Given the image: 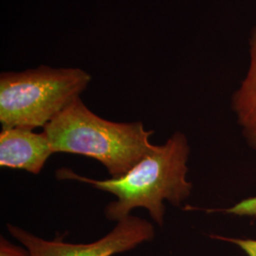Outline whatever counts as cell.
Instances as JSON below:
<instances>
[{"label": "cell", "instance_id": "6da1fadb", "mask_svg": "<svg viewBox=\"0 0 256 256\" xmlns=\"http://www.w3.org/2000/svg\"><path fill=\"white\" fill-rule=\"evenodd\" d=\"M189 155L188 138L182 132H174L164 144L156 146L152 153L120 178L93 180L64 167L56 171V178L86 183L112 194L117 200L104 209L106 218L110 221L118 222L130 216L132 210L144 208L156 225L162 226L164 202L180 207L192 192V182L187 180Z\"/></svg>", "mask_w": 256, "mask_h": 256}, {"label": "cell", "instance_id": "7a4b0ae2", "mask_svg": "<svg viewBox=\"0 0 256 256\" xmlns=\"http://www.w3.org/2000/svg\"><path fill=\"white\" fill-rule=\"evenodd\" d=\"M43 132L54 153L90 156L104 165L111 178L126 174L156 146L150 142L153 130H146L142 122H116L93 113L76 99Z\"/></svg>", "mask_w": 256, "mask_h": 256}, {"label": "cell", "instance_id": "3957f363", "mask_svg": "<svg viewBox=\"0 0 256 256\" xmlns=\"http://www.w3.org/2000/svg\"><path fill=\"white\" fill-rule=\"evenodd\" d=\"M92 81L79 68L40 66L0 76V124L2 128L34 130L45 128L72 102L80 98Z\"/></svg>", "mask_w": 256, "mask_h": 256}, {"label": "cell", "instance_id": "277c9868", "mask_svg": "<svg viewBox=\"0 0 256 256\" xmlns=\"http://www.w3.org/2000/svg\"><path fill=\"white\" fill-rule=\"evenodd\" d=\"M7 229L30 256H114L150 242L156 236L153 223L132 214L118 221L106 236L84 244L70 243L57 236L46 240L12 224H7Z\"/></svg>", "mask_w": 256, "mask_h": 256}, {"label": "cell", "instance_id": "5b68a950", "mask_svg": "<svg viewBox=\"0 0 256 256\" xmlns=\"http://www.w3.org/2000/svg\"><path fill=\"white\" fill-rule=\"evenodd\" d=\"M52 154L50 140L44 132L36 133L32 129L21 128H2L1 130V167L38 174Z\"/></svg>", "mask_w": 256, "mask_h": 256}, {"label": "cell", "instance_id": "8992f818", "mask_svg": "<svg viewBox=\"0 0 256 256\" xmlns=\"http://www.w3.org/2000/svg\"><path fill=\"white\" fill-rule=\"evenodd\" d=\"M232 108L248 144L256 150V30L250 40V70L232 98Z\"/></svg>", "mask_w": 256, "mask_h": 256}, {"label": "cell", "instance_id": "52a82bcc", "mask_svg": "<svg viewBox=\"0 0 256 256\" xmlns=\"http://www.w3.org/2000/svg\"><path fill=\"white\" fill-rule=\"evenodd\" d=\"M208 212H224L229 214L238 216H256V196L248 198L242 202H238V204L227 208L225 210H207Z\"/></svg>", "mask_w": 256, "mask_h": 256}, {"label": "cell", "instance_id": "ba28073f", "mask_svg": "<svg viewBox=\"0 0 256 256\" xmlns=\"http://www.w3.org/2000/svg\"><path fill=\"white\" fill-rule=\"evenodd\" d=\"M210 238H214L216 240H221L224 242H229L230 244L238 246L240 250H243V252L246 254V256H256V239L227 238V236H212Z\"/></svg>", "mask_w": 256, "mask_h": 256}, {"label": "cell", "instance_id": "9c48e42d", "mask_svg": "<svg viewBox=\"0 0 256 256\" xmlns=\"http://www.w3.org/2000/svg\"><path fill=\"white\" fill-rule=\"evenodd\" d=\"M0 256H30L26 248L12 243L8 239L0 238Z\"/></svg>", "mask_w": 256, "mask_h": 256}]
</instances>
